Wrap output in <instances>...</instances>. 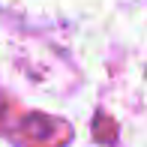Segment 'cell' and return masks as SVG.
I'll list each match as a JSON object with an SVG mask.
<instances>
[]
</instances>
